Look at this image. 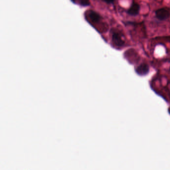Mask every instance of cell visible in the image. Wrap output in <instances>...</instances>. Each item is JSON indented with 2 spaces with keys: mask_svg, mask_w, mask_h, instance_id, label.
I'll return each mask as SVG.
<instances>
[{
  "mask_svg": "<svg viewBox=\"0 0 170 170\" xmlns=\"http://www.w3.org/2000/svg\"><path fill=\"white\" fill-rule=\"evenodd\" d=\"M155 14L156 17L161 20H165L169 17V11L164 8L159 9L156 11Z\"/></svg>",
  "mask_w": 170,
  "mask_h": 170,
  "instance_id": "cell-1",
  "label": "cell"
},
{
  "mask_svg": "<svg viewBox=\"0 0 170 170\" xmlns=\"http://www.w3.org/2000/svg\"><path fill=\"white\" fill-rule=\"evenodd\" d=\"M136 73L140 76H145L149 72V67L146 63L140 64L136 69Z\"/></svg>",
  "mask_w": 170,
  "mask_h": 170,
  "instance_id": "cell-2",
  "label": "cell"
},
{
  "mask_svg": "<svg viewBox=\"0 0 170 170\" xmlns=\"http://www.w3.org/2000/svg\"><path fill=\"white\" fill-rule=\"evenodd\" d=\"M112 41L114 45L118 46H122L125 44V42L122 38V36L120 33L117 32H113L112 34Z\"/></svg>",
  "mask_w": 170,
  "mask_h": 170,
  "instance_id": "cell-3",
  "label": "cell"
},
{
  "mask_svg": "<svg viewBox=\"0 0 170 170\" xmlns=\"http://www.w3.org/2000/svg\"><path fill=\"white\" fill-rule=\"evenodd\" d=\"M140 10V6L137 3H133L131 7L129 9L128 13L130 16H135L137 15Z\"/></svg>",
  "mask_w": 170,
  "mask_h": 170,
  "instance_id": "cell-4",
  "label": "cell"
},
{
  "mask_svg": "<svg viewBox=\"0 0 170 170\" xmlns=\"http://www.w3.org/2000/svg\"><path fill=\"white\" fill-rule=\"evenodd\" d=\"M88 15L90 20L93 23H98L101 20V17L100 15L98 13L93 11H90Z\"/></svg>",
  "mask_w": 170,
  "mask_h": 170,
  "instance_id": "cell-5",
  "label": "cell"
},
{
  "mask_svg": "<svg viewBox=\"0 0 170 170\" xmlns=\"http://www.w3.org/2000/svg\"><path fill=\"white\" fill-rule=\"evenodd\" d=\"M75 4H79L82 7H87L90 5V0H71Z\"/></svg>",
  "mask_w": 170,
  "mask_h": 170,
  "instance_id": "cell-6",
  "label": "cell"
},
{
  "mask_svg": "<svg viewBox=\"0 0 170 170\" xmlns=\"http://www.w3.org/2000/svg\"><path fill=\"white\" fill-rule=\"evenodd\" d=\"M102 1L107 4H113L114 2V0H102Z\"/></svg>",
  "mask_w": 170,
  "mask_h": 170,
  "instance_id": "cell-7",
  "label": "cell"
},
{
  "mask_svg": "<svg viewBox=\"0 0 170 170\" xmlns=\"http://www.w3.org/2000/svg\"></svg>",
  "mask_w": 170,
  "mask_h": 170,
  "instance_id": "cell-8",
  "label": "cell"
}]
</instances>
